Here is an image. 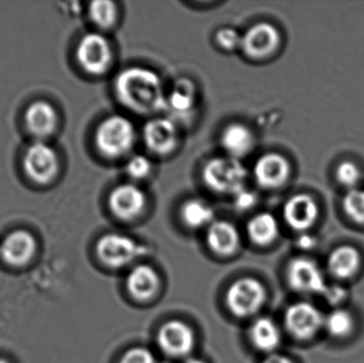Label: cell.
Instances as JSON below:
<instances>
[{
    "label": "cell",
    "instance_id": "cell-1",
    "mask_svg": "<svg viewBox=\"0 0 364 363\" xmlns=\"http://www.w3.org/2000/svg\"><path fill=\"white\" fill-rule=\"evenodd\" d=\"M115 95L126 108L140 115L168 110V93L161 77L151 68L132 66L122 70L114 82Z\"/></svg>",
    "mask_w": 364,
    "mask_h": 363
},
{
    "label": "cell",
    "instance_id": "cell-2",
    "mask_svg": "<svg viewBox=\"0 0 364 363\" xmlns=\"http://www.w3.org/2000/svg\"><path fill=\"white\" fill-rule=\"evenodd\" d=\"M201 177L208 189L222 195H237L245 189L248 170L230 156L212 158L203 166Z\"/></svg>",
    "mask_w": 364,
    "mask_h": 363
},
{
    "label": "cell",
    "instance_id": "cell-3",
    "mask_svg": "<svg viewBox=\"0 0 364 363\" xmlns=\"http://www.w3.org/2000/svg\"><path fill=\"white\" fill-rule=\"evenodd\" d=\"M136 140V127L124 115L107 117L96 130V146L102 155L110 159H119L128 155L134 148Z\"/></svg>",
    "mask_w": 364,
    "mask_h": 363
},
{
    "label": "cell",
    "instance_id": "cell-4",
    "mask_svg": "<svg viewBox=\"0 0 364 363\" xmlns=\"http://www.w3.org/2000/svg\"><path fill=\"white\" fill-rule=\"evenodd\" d=\"M325 313L307 300L290 305L284 313V326L295 340L307 342L324 332Z\"/></svg>",
    "mask_w": 364,
    "mask_h": 363
},
{
    "label": "cell",
    "instance_id": "cell-5",
    "mask_svg": "<svg viewBox=\"0 0 364 363\" xmlns=\"http://www.w3.org/2000/svg\"><path fill=\"white\" fill-rule=\"evenodd\" d=\"M96 253L102 264L110 268L119 269L142 257L147 253V249L130 237L111 232L100 239Z\"/></svg>",
    "mask_w": 364,
    "mask_h": 363
},
{
    "label": "cell",
    "instance_id": "cell-6",
    "mask_svg": "<svg viewBox=\"0 0 364 363\" xmlns=\"http://www.w3.org/2000/svg\"><path fill=\"white\" fill-rule=\"evenodd\" d=\"M267 289L255 278L245 277L231 283L226 294L229 310L240 318L256 315L267 300Z\"/></svg>",
    "mask_w": 364,
    "mask_h": 363
},
{
    "label": "cell",
    "instance_id": "cell-7",
    "mask_svg": "<svg viewBox=\"0 0 364 363\" xmlns=\"http://www.w3.org/2000/svg\"><path fill=\"white\" fill-rule=\"evenodd\" d=\"M76 55L83 70L93 76H100L108 72L113 62L110 40L97 32L85 34L81 38Z\"/></svg>",
    "mask_w": 364,
    "mask_h": 363
},
{
    "label": "cell",
    "instance_id": "cell-8",
    "mask_svg": "<svg viewBox=\"0 0 364 363\" xmlns=\"http://www.w3.org/2000/svg\"><path fill=\"white\" fill-rule=\"evenodd\" d=\"M287 281L289 286L301 294L321 296L327 287L324 271L311 258L297 257L287 266Z\"/></svg>",
    "mask_w": 364,
    "mask_h": 363
},
{
    "label": "cell",
    "instance_id": "cell-9",
    "mask_svg": "<svg viewBox=\"0 0 364 363\" xmlns=\"http://www.w3.org/2000/svg\"><path fill=\"white\" fill-rule=\"evenodd\" d=\"M23 166L26 174L32 180L45 185L57 175L59 160L55 149L40 140L28 147L23 155Z\"/></svg>",
    "mask_w": 364,
    "mask_h": 363
},
{
    "label": "cell",
    "instance_id": "cell-10",
    "mask_svg": "<svg viewBox=\"0 0 364 363\" xmlns=\"http://www.w3.org/2000/svg\"><path fill=\"white\" fill-rule=\"evenodd\" d=\"M142 138L145 146L157 156L172 153L178 145L179 129L176 121L170 117H155L143 127Z\"/></svg>",
    "mask_w": 364,
    "mask_h": 363
},
{
    "label": "cell",
    "instance_id": "cell-11",
    "mask_svg": "<svg viewBox=\"0 0 364 363\" xmlns=\"http://www.w3.org/2000/svg\"><path fill=\"white\" fill-rule=\"evenodd\" d=\"M109 209L122 221L138 219L147 206V195L134 183H123L111 191L108 198Z\"/></svg>",
    "mask_w": 364,
    "mask_h": 363
},
{
    "label": "cell",
    "instance_id": "cell-12",
    "mask_svg": "<svg viewBox=\"0 0 364 363\" xmlns=\"http://www.w3.org/2000/svg\"><path fill=\"white\" fill-rule=\"evenodd\" d=\"M280 34L272 23L262 21L246 30L242 38L244 53L252 60L267 59L279 46Z\"/></svg>",
    "mask_w": 364,
    "mask_h": 363
},
{
    "label": "cell",
    "instance_id": "cell-13",
    "mask_svg": "<svg viewBox=\"0 0 364 363\" xmlns=\"http://www.w3.org/2000/svg\"><path fill=\"white\" fill-rule=\"evenodd\" d=\"M157 342L166 355L174 358L186 357L194 347L195 335L188 324L173 320L160 327Z\"/></svg>",
    "mask_w": 364,
    "mask_h": 363
},
{
    "label": "cell",
    "instance_id": "cell-14",
    "mask_svg": "<svg viewBox=\"0 0 364 363\" xmlns=\"http://www.w3.org/2000/svg\"><path fill=\"white\" fill-rule=\"evenodd\" d=\"M291 168L288 160L277 153H267L255 162L252 176L263 189H278L288 180Z\"/></svg>",
    "mask_w": 364,
    "mask_h": 363
},
{
    "label": "cell",
    "instance_id": "cell-15",
    "mask_svg": "<svg viewBox=\"0 0 364 363\" xmlns=\"http://www.w3.org/2000/svg\"><path fill=\"white\" fill-rule=\"evenodd\" d=\"M363 255L356 247L342 245L333 249L327 258V273L337 283L353 281L363 270Z\"/></svg>",
    "mask_w": 364,
    "mask_h": 363
},
{
    "label": "cell",
    "instance_id": "cell-16",
    "mask_svg": "<svg viewBox=\"0 0 364 363\" xmlns=\"http://www.w3.org/2000/svg\"><path fill=\"white\" fill-rule=\"evenodd\" d=\"M36 240L26 230L11 232L0 244V257L9 266H23L29 264L36 253Z\"/></svg>",
    "mask_w": 364,
    "mask_h": 363
},
{
    "label": "cell",
    "instance_id": "cell-17",
    "mask_svg": "<svg viewBox=\"0 0 364 363\" xmlns=\"http://www.w3.org/2000/svg\"><path fill=\"white\" fill-rule=\"evenodd\" d=\"M318 207L309 195L293 196L284 207V219L289 227L296 232H307L316 224Z\"/></svg>",
    "mask_w": 364,
    "mask_h": 363
},
{
    "label": "cell",
    "instance_id": "cell-18",
    "mask_svg": "<svg viewBox=\"0 0 364 363\" xmlns=\"http://www.w3.org/2000/svg\"><path fill=\"white\" fill-rule=\"evenodd\" d=\"M220 143L227 156L241 160L254 151L256 136L248 126L233 123L225 128Z\"/></svg>",
    "mask_w": 364,
    "mask_h": 363
},
{
    "label": "cell",
    "instance_id": "cell-19",
    "mask_svg": "<svg viewBox=\"0 0 364 363\" xmlns=\"http://www.w3.org/2000/svg\"><path fill=\"white\" fill-rule=\"evenodd\" d=\"M207 243L213 253L220 256H230L239 249L241 237L232 223L218 220L208 227Z\"/></svg>",
    "mask_w": 364,
    "mask_h": 363
},
{
    "label": "cell",
    "instance_id": "cell-20",
    "mask_svg": "<svg viewBox=\"0 0 364 363\" xmlns=\"http://www.w3.org/2000/svg\"><path fill=\"white\" fill-rule=\"evenodd\" d=\"M160 279L157 272L146 264L134 266L126 279V287L136 300H147L157 294Z\"/></svg>",
    "mask_w": 364,
    "mask_h": 363
},
{
    "label": "cell",
    "instance_id": "cell-21",
    "mask_svg": "<svg viewBox=\"0 0 364 363\" xmlns=\"http://www.w3.org/2000/svg\"><path fill=\"white\" fill-rule=\"evenodd\" d=\"M28 130L38 139L51 136L57 128L58 117L55 108L46 102H36L25 114Z\"/></svg>",
    "mask_w": 364,
    "mask_h": 363
},
{
    "label": "cell",
    "instance_id": "cell-22",
    "mask_svg": "<svg viewBox=\"0 0 364 363\" xmlns=\"http://www.w3.org/2000/svg\"><path fill=\"white\" fill-rule=\"evenodd\" d=\"M356 328V317L346 307L331 309L325 315L324 332L333 340H348L355 334Z\"/></svg>",
    "mask_w": 364,
    "mask_h": 363
},
{
    "label": "cell",
    "instance_id": "cell-23",
    "mask_svg": "<svg viewBox=\"0 0 364 363\" xmlns=\"http://www.w3.org/2000/svg\"><path fill=\"white\" fill-rule=\"evenodd\" d=\"M250 338L257 350L272 354L282 343V332L273 320L259 318L250 326Z\"/></svg>",
    "mask_w": 364,
    "mask_h": 363
},
{
    "label": "cell",
    "instance_id": "cell-24",
    "mask_svg": "<svg viewBox=\"0 0 364 363\" xmlns=\"http://www.w3.org/2000/svg\"><path fill=\"white\" fill-rule=\"evenodd\" d=\"M247 234L257 245L267 246L272 244L279 234L278 221L272 213H259L248 222Z\"/></svg>",
    "mask_w": 364,
    "mask_h": 363
},
{
    "label": "cell",
    "instance_id": "cell-25",
    "mask_svg": "<svg viewBox=\"0 0 364 363\" xmlns=\"http://www.w3.org/2000/svg\"><path fill=\"white\" fill-rule=\"evenodd\" d=\"M196 104V89L192 81L178 79L168 94V110L177 115H183L194 110Z\"/></svg>",
    "mask_w": 364,
    "mask_h": 363
},
{
    "label": "cell",
    "instance_id": "cell-26",
    "mask_svg": "<svg viewBox=\"0 0 364 363\" xmlns=\"http://www.w3.org/2000/svg\"><path fill=\"white\" fill-rule=\"evenodd\" d=\"M181 215L183 223L193 229L209 227L215 217L211 205L199 198L186 200L181 207Z\"/></svg>",
    "mask_w": 364,
    "mask_h": 363
},
{
    "label": "cell",
    "instance_id": "cell-27",
    "mask_svg": "<svg viewBox=\"0 0 364 363\" xmlns=\"http://www.w3.org/2000/svg\"><path fill=\"white\" fill-rule=\"evenodd\" d=\"M92 21L100 29H110L117 23L119 10L117 4L108 0L93 1L89 9Z\"/></svg>",
    "mask_w": 364,
    "mask_h": 363
},
{
    "label": "cell",
    "instance_id": "cell-28",
    "mask_svg": "<svg viewBox=\"0 0 364 363\" xmlns=\"http://www.w3.org/2000/svg\"><path fill=\"white\" fill-rule=\"evenodd\" d=\"M343 209L353 222L364 225V190H350L344 197Z\"/></svg>",
    "mask_w": 364,
    "mask_h": 363
},
{
    "label": "cell",
    "instance_id": "cell-29",
    "mask_svg": "<svg viewBox=\"0 0 364 363\" xmlns=\"http://www.w3.org/2000/svg\"><path fill=\"white\" fill-rule=\"evenodd\" d=\"M125 170L128 176L134 180H144L153 172L154 164L147 156L134 155L126 163Z\"/></svg>",
    "mask_w": 364,
    "mask_h": 363
},
{
    "label": "cell",
    "instance_id": "cell-30",
    "mask_svg": "<svg viewBox=\"0 0 364 363\" xmlns=\"http://www.w3.org/2000/svg\"><path fill=\"white\" fill-rule=\"evenodd\" d=\"M243 34L230 27L220 28L215 34V42L223 50L233 51L242 47Z\"/></svg>",
    "mask_w": 364,
    "mask_h": 363
},
{
    "label": "cell",
    "instance_id": "cell-31",
    "mask_svg": "<svg viewBox=\"0 0 364 363\" xmlns=\"http://www.w3.org/2000/svg\"><path fill=\"white\" fill-rule=\"evenodd\" d=\"M321 296L331 309L341 308L346 307L344 305L348 300V291L343 283H328Z\"/></svg>",
    "mask_w": 364,
    "mask_h": 363
},
{
    "label": "cell",
    "instance_id": "cell-32",
    "mask_svg": "<svg viewBox=\"0 0 364 363\" xmlns=\"http://www.w3.org/2000/svg\"><path fill=\"white\" fill-rule=\"evenodd\" d=\"M337 178L344 187L356 189L361 178L360 170L353 162H343L338 168Z\"/></svg>",
    "mask_w": 364,
    "mask_h": 363
},
{
    "label": "cell",
    "instance_id": "cell-33",
    "mask_svg": "<svg viewBox=\"0 0 364 363\" xmlns=\"http://www.w3.org/2000/svg\"><path fill=\"white\" fill-rule=\"evenodd\" d=\"M119 363H156L155 356L145 347H134L126 352Z\"/></svg>",
    "mask_w": 364,
    "mask_h": 363
},
{
    "label": "cell",
    "instance_id": "cell-34",
    "mask_svg": "<svg viewBox=\"0 0 364 363\" xmlns=\"http://www.w3.org/2000/svg\"><path fill=\"white\" fill-rule=\"evenodd\" d=\"M235 205L239 210L246 211L254 208L257 205V195L254 192L248 191L247 189L242 190L241 192L233 196Z\"/></svg>",
    "mask_w": 364,
    "mask_h": 363
},
{
    "label": "cell",
    "instance_id": "cell-35",
    "mask_svg": "<svg viewBox=\"0 0 364 363\" xmlns=\"http://www.w3.org/2000/svg\"><path fill=\"white\" fill-rule=\"evenodd\" d=\"M297 246L299 249H304V251H308V249H314L316 246V239L314 237L310 236L307 232H303L301 236L297 239Z\"/></svg>",
    "mask_w": 364,
    "mask_h": 363
},
{
    "label": "cell",
    "instance_id": "cell-36",
    "mask_svg": "<svg viewBox=\"0 0 364 363\" xmlns=\"http://www.w3.org/2000/svg\"><path fill=\"white\" fill-rule=\"evenodd\" d=\"M262 363H294L288 356L282 355V354L272 353L263 360Z\"/></svg>",
    "mask_w": 364,
    "mask_h": 363
},
{
    "label": "cell",
    "instance_id": "cell-37",
    "mask_svg": "<svg viewBox=\"0 0 364 363\" xmlns=\"http://www.w3.org/2000/svg\"><path fill=\"white\" fill-rule=\"evenodd\" d=\"M183 363H205L203 360L199 359L196 357H188L186 358V362Z\"/></svg>",
    "mask_w": 364,
    "mask_h": 363
},
{
    "label": "cell",
    "instance_id": "cell-38",
    "mask_svg": "<svg viewBox=\"0 0 364 363\" xmlns=\"http://www.w3.org/2000/svg\"><path fill=\"white\" fill-rule=\"evenodd\" d=\"M0 363H10V362H6V360H4V359H0Z\"/></svg>",
    "mask_w": 364,
    "mask_h": 363
}]
</instances>
